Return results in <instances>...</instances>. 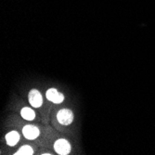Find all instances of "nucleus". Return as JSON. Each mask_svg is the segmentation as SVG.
Returning a JSON list of instances; mask_svg holds the SVG:
<instances>
[{"label":"nucleus","instance_id":"7","mask_svg":"<svg viewBox=\"0 0 155 155\" xmlns=\"http://www.w3.org/2000/svg\"><path fill=\"white\" fill-rule=\"evenodd\" d=\"M21 115L24 120L33 121L35 118V112L33 109H31L29 107H24L21 110Z\"/></svg>","mask_w":155,"mask_h":155},{"label":"nucleus","instance_id":"6","mask_svg":"<svg viewBox=\"0 0 155 155\" xmlns=\"http://www.w3.org/2000/svg\"><path fill=\"white\" fill-rule=\"evenodd\" d=\"M20 134L15 131V130H13V131H10L8 132L6 136H5V138H6V142L8 146L10 147H13V146H15L19 141H20Z\"/></svg>","mask_w":155,"mask_h":155},{"label":"nucleus","instance_id":"8","mask_svg":"<svg viewBox=\"0 0 155 155\" xmlns=\"http://www.w3.org/2000/svg\"><path fill=\"white\" fill-rule=\"evenodd\" d=\"M14 154L15 155H32L34 154V150L29 145H23Z\"/></svg>","mask_w":155,"mask_h":155},{"label":"nucleus","instance_id":"3","mask_svg":"<svg viewBox=\"0 0 155 155\" xmlns=\"http://www.w3.org/2000/svg\"><path fill=\"white\" fill-rule=\"evenodd\" d=\"M46 97H47V98L49 101H51V102H53L55 104L62 103L63 101H64V98H65L64 95L62 93L59 92L56 88L48 89V91L46 93Z\"/></svg>","mask_w":155,"mask_h":155},{"label":"nucleus","instance_id":"4","mask_svg":"<svg viewBox=\"0 0 155 155\" xmlns=\"http://www.w3.org/2000/svg\"><path fill=\"white\" fill-rule=\"evenodd\" d=\"M28 100L34 108H39L43 104V97L37 89H32L28 94Z\"/></svg>","mask_w":155,"mask_h":155},{"label":"nucleus","instance_id":"2","mask_svg":"<svg viewBox=\"0 0 155 155\" xmlns=\"http://www.w3.org/2000/svg\"><path fill=\"white\" fill-rule=\"evenodd\" d=\"M54 150L58 154L61 155H67L71 152V144L69 143V141L65 138H60L58 140H56V142L54 144Z\"/></svg>","mask_w":155,"mask_h":155},{"label":"nucleus","instance_id":"1","mask_svg":"<svg viewBox=\"0 0 155 155\" xmlns=\"http://www.w3.org/2000/svg\"><path fill=\"white\" fill-rule=\"evenodd\" d=\"M57 119L62 125H69L74 122V112L70 109H61L58 111Z\"/></svg>","mask_w":155,"mask_h":155},{"label":"nucleus","instance_id":"5","mask_svg":"<svg viewBox=\"0 0 155 155\" xmlns=\"http://www.w3.org/2000/svg\"><path fill=\"white\" fill-rule=\"evenodd\" d=\"M22 134L25 138L33 140L38 137L40 131L37 126L33 125V124H27L22 128Z\"/></svg>","mask_w":155,"mask_h":155}]
</instances>
